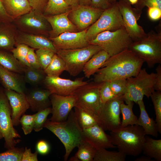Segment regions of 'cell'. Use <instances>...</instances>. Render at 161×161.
Returning <instances> with one entry per match:
<instances>
[{"label":"cell","mask_w":161,"mask_h":161,"mask_svg":"<svg viewBox=\"0 0 161 161\" xmlns=\"http://www.w3.org/2000/svg\"><path fill=\"white\" fill-rule=\"evenodd\" d=\"M71 7H75L79 5V0H64Z\"/></svg>","instance_id":"54"},{"label":"cell","mask_w":161,"mask_h":161,"mask_svg":"<svg viewBox=\"0 0 161 161\" xmlns=\"http://www.w3.org/2000/svg\"><path fill=\"white\" fill-rule=\"evenodd\" d=\"M101 83L88 82L75 90L72 95L76 99V106L98 115L102 106L99 93Z\"/></svg>","instance_id":"10"},{"label":"cell","mask_w":161,"mask_h":161,"mask_svg":"<svg viewBox=\"0 0 161 161\" xmlns=\"http://www.w3.org/2000/svg\"><path fill=\"white\" fill-rule=\"evenodd\" d=\"M24 73L26 83L32 85H37L43 82L46 76L43 70L31 66L25 67Z\"/></svg>","instance_id":"33"},{"label":"cell","mask_w":161,"mask_h":161,"mask_svg":"<svg viewBox=\"0 0 161 161\" xmlns=\"http://www.w3.org/2000/svg\"><path fill=\"white\" fill-rule=\"evenodd\" d=\"M38 154L36 150L32 153L30 148L26 147L22 153L21 161H37Z\"/></svg>","instance_id":"47"},{"label":"cell","mask_w":161,"mask_h":161,"mask_svg":"<svg viewBox=\"0 0 161 161\" xmlns=\"http://www.w3.org/2000/svg\"><path fill=\"white\" fill-rule=\"evenodd\" d=\"M15 20L23 31L33 34H40L47 31L49 24L42 13L32 9Z\"/></svg>","instance_id":"14"},{"label":"cell","mask_w":161,"mask_h":161,"mask_svg":"<svg viewBox=\"0 0 161 161\" xmlns=\"http://www.w3.org/2000/svg\"><path fill=\"white\" fill-rule=\"evenodd\" d=\"M109 1L111 4H114L117 2L116 1L117 0H109Z\"/></svg>","instance_id":"59"},{"label":"cell","mask_w":161,"mask_h":161,"mask_svg":"<svg viewBox=\"0 0 161 161\" xmlns=\"http://www.w3.org/2000/svg\"><path fill=\"white\" fill-rule=\"evenodd\" d=\"M12 109V120L14 126L20 123V119L30 106L24 93H20L11 90L4 89Z\"/></svg>","instance_id":"19"},{"label":"cell","mask_w":161,"mask_h":161,"mask_svg":"<svg viewBox=\"0 0 161 161\" xmlns=\"http://www.w3.org/2000/svg\"><path fill=\"white\" fill-rule=\"evenodd\" d=\"M156 73H148L145 68L141 69L137 75L127 79V87L123 95L126 103L129 101L137 103L143 100L144 96L148 98L155 91Z\"/></svg>","instance_id":"5"},{"label":"cell","mask_w":161,"mask_h":161,"mask_svg":"<svg viewBox=\"0 0 161 161\" xmlns=\"http://www.w3.org/2000/svg\"><path fill=\"white\" fill-rule=\"evenodd\" d=\"M156 115L155 121L158 131L161 133V91H155L150 96Z\"/></svg>","instance_id":"38"},{"label":"cell","mask_w":161,"mask_h":161,"mask_svg":"<svg viewBox=\"0 0 161 161\" xmlns=\"http://www.w3.org/2000/svg\"><path fill=\"white\" fill-rule=\"evenodd\" d=\"M112 5L109 0H91L90 6L95 8L104 10Z\"/></svg>","instance_id":"49"},{"label":"cell","mask_w":161,"mask_h":161,"mask_svg":"<svg viewBox=\"0 0 161 161\" xmlns=\"http://www.w3.org/2000/svg\"><path fill=\"white\" fill-rule=\"evenodd\" d=\"M74 108L77 122L82 129L98 124L97 115L78 106H76Z\"/></svg>","instance_id":"28"},{"label":"cell","mask_w":161,"mask_h":161,"mask_svg":"<svg viewBox=\"0 0 161 161\" xmlns=\"http://www.w3.org/2000/svg\"><path fill=\"white\" fill-rule=\"evenodd\" d=\"M110 57L104 50L101 49L94 54L86 63L83 70L85 76L89 78L100 68Z\"/></svg>","instance_id":"26"},{"label":"cell","mask_w":161,"mask_h":161,"mask_svg":"<svg viewBox=\"0 0 161 161\" xmlns=\"http://www.w3.org/2000/svg\"><path fill=\"white\" fill-rule=\"evenodd\" d=\"M135 161H153L151 158L147 156H142L137 158Z\"/></svg>","instance_id":"55"},{"label":"cell","mask_w":161,"mask_h":161,"mask_svg":"<svg viewBox=\"0 0 161 161\" xmlns=\"http://www.w3.org/2000/svg\"><path fill=\"white\" fill-rule=\"evenodd\" d=\"M10 23L1 22L0 25V50L10 52L16 45V35Z\"/></svg>","instance_id":"27"},{"label":"cell","mask_w":161,"mask_h":161,"mask_svg":"<svg viewBox=\"0 0 161 161\" xmlns=\"http://www.w3.org/2000/svg\"><path fill=\"white\" fill-rule=\"evenodd\" d=\"M124 27L117 2L103 11L97 20L87 28L86 33L89 41L98 34L106 31H114Z\"/></svg>","instance_id":"8"},{"label":"cell","mask_w":161,"mask_h":161,"mask_svg":"<svg viewBox=\"0 0 161 161\" xmlns=\"http://www.w3.org/2000/svg\"><path fill=\"white\" fill-rule=\"evenodd\" d=\"M35 49L33 48L29 47L27 56V60L30 66L35 68L40 69V66L35 51Z\"/></svg>","instance_id":"46"},{"label":"cell","mask_w":161,"mask_h":161,"mask_svg":"<svg viewBox=\"0 0 161 161\" xmlns=\"http://www.w3.org/2000/svg\"><path fill=\"white\" fill-rule=\"evenodd\" d=\"M36 147L38 153L42 155L47 154L50 150V147L48 143L43 140L39 141L36 145Z\"/></svg>","instance_id":"50"},{"label":"cell","mask_w":161,"mask_h":161,"mask_svg":"<svg viewBox=\"0 0 161 161\" xmlns=\"http://www.w3.org/2000/svg\"><path fill=\"white\" fill-rule=\"evenodd\" d=\"M72 9L64 0H48L44 12L46 15L53 16L69 12Z\"/></svg>","instance_id":"31"},{"label":"cell","mask_w":161,"mask_h":161,"mask_svg":"<svg viewBox=\"0 0 161 161\" xmlns=\"http://www.w3.org/2000/svg\"><path fill=\"white\" fill-rule=\"evenodd\" d=\"M101 49L98 46L89 44L81 48L57 50L56 53L64 61L66 71L70 75L75 77L83 71L86 62Z\"/></svg>","instance_id":"7"},{"label":"cell","mask_w":161,"mask_h":161,"mask_svg":"<svg viewBox=\"0 0 161 161\" xmlns=\"http://www.w3.org/2000/svg\"><path fill=\"white\" fill-rule=\"evenodd\" d=\"M0 21L3 23H11L13 20L8 15L4 8L3 0H0Z\"/></svg>","instance_id":"52"},{"label":"cell","mask_w":161,"mask_h":161,"mask_svg":"<svg viewBox=\"0 0 161 161\" xmlns=\"http://www.w3.org/2000/svg\"><path fill=\"white\" fill-rule=\"evenodd\" d=\"M129 2L132 5L135 4L137 2L138 0H128Z\"/></svg>","instance_id":"58"},{"label":"cell","mask_w":161,"mask_h":161,"mask_svg":"<svg viewBox=\"0 0 161 161\" xmlns=\"http://www.w3.org/2000/svg\"><path fill=\"white\" fill-rule=\"evenodd\" d=\"M78 150L75 154L80 161H93L97 150L84 140L77 147Z\"/></svg>","instance_id":"36"},{"label":"cell","mask_w":161,"mask_h":161,"mask_svg":"<svg viewBox=\"0 0 161 161\" xmlns=\"http://www.w3.org/2000/svg\"><path fill=\"white\" fill-rule=\"evenodd\" d=\"M156 82L155 90L161 91V66L159 64L156 68Z\"/></svg>","instance_id":"53"},{"label":"cell","mask_w":161,"mask_h":161,"mask_svg":"<svg viewBox=\"0 0 161 161\" xmlns=\"http://www.w3.org/2000/svg\"><path fill=\"white\" fill-rule=\"evenodd\" d=\"M43 127L55 134L63 144L65 149L64 160L66 161L73 150L83 140L82 129L78 124L74 112L72 110L67 119L60 122L47 119Z\"/></svg>","instance_id":"2"},{"label":"cell","mask_w":161,"mask_h":161,"mask_svg":"<svg viewBox=\"0 0 161 161\" xmlns=\"http://www.w3.org/2000/svg\"><path fill=\"white\" fill-rule=\"evenodd\" d=\"M70 11L57 15L45 16L52 27L51 33L53 35L52 37H56L65 32L77 31V27L68 18Z\"/></svg>","instance_id":"23"},{"label":"cell","mask_w":161,"mask_h":161,"mask_svg":"<svg viewBox=\"0 0 161 161\" xmlns=\"http://www.w3.org/2000/svg\"><path fill=\"white\" fill-rule=\"evenodd\" d=\"M126 156L119 151H110L102 148L97 150L93 161H124Z\"/></svg>","instance_id":"35"},{"label":"cell","mask_w":161,"mask_h":161,"mask_svg":"<svg viewBox=\"0 0 161 161\" xmlns=\"http://www.w3.org/2000/svg\"><path fill=\"white\" fill-rule=\"evenodd\" d=\"M41 68L44 69L51 61L54 55L53 51L48 49H37L35 52Z\"/></svg>","instance_id":"39"},{"label":"cell","mask_w":161,"mask_h":161,"mask_svg":"<svg viewBox=\"0 0 161 161\" xmlns=\"http://www.w3.org/2000/svg\"><path fill=\"white\" fill-rule=\"evenodd\" d=\"M87 28L79 32L63 33L56 37H51L50 40L57 51L83 47L89 44L86 36Z\"/></svg>","instance_id":"17"},{"label":"cell","mask_w":161,"mask_h":161,"mask_svg":"<svg viewBox=\"0 0 161 161\" xmlns=\"http://www.w3.org/2000/svg\"><path fill=\"white\" fill-rule=\"evenodd\" d=\"M52 93L48 89L34 88L24 94L30 108L34 112H38L51 107L50 96Z\"/></svg>","instance_id":"20"},{"label":"cell","mask_w":161,"mask_h":161,"mask_svg":"<svg viewBox=\"0 0 161 161\" xmlns=\"http://www.w3.org/2000/svg\"><path fill=\"white\" fill-rule=\"evenodd\" d=\"M138 104L140 111L139 117L137 118L135 125L141 126L145 135H149L157 137L158 130L156 123L148 114L143 100L138 101Z\"/></svg>","instance_id":"24"},{"label":"cell","mask_w":161,"mask_h":161,"mask_svg":"<svg viewBox=\"0 0 161 161\" xmlns=\"http://www.w3.org/2000/svg\"><path fill=\"white\" fill-rule=\"evenodd\" d=\"M12 109L4 89L0 86V133L5 140L4 147L13 148L19 143L21 136L14 127Z\"/></svg>","instance_id":"9"},{"label":"cell","mask_w":161,"mask_h":161,"mask_svg":"<svg viewBox=\"0 0 161 161\" xmlns=\"http://www.w3.org/2000/svg\"><path fill=\"white\" fill-rule=\"evenodd\" d=\"M117 4L124 27L133 41H138L146 36L147 33L137 22L142 11L133 7L128 0H120L117 2Z\"/></svg>","instance_id":"11"},{"label":"cell","mask_w":161,"mask_h":161,"mask_svg":"<svg viewBox=\"0 0 161 161\" xmlns=\"http://www.w3.org/2000/svg\"><path fill=\"white\" fill-rule=\"evenodd\" d=\"M134 104V102L132 101L128 102L126 104L124 102L121 103L120 109L122 115V119L120 127L135 125L138 118L133 111Z\"/></svg>","instance_id":"32"},{"label":"cell","mask_w":161,"mask_h":161,"mask_svg":"<svg viewBox=\"0 0 161 161\" xmlns=\"http://www.w3.org/2000/svg\"><path fill=\"white\" fill-rule=\"evenodd\" d=\"M91 0H79V5H90Z\"/></svg>","instance_id":"56"},{"label":"cell","mask_w":161,"mask_h":161,"mask_svg":"<svg viewBox=\"0 0 161 161\" xmlns=\"http://www.w3.org/2000/svg\"><path fill=\"white\" fill-rule=\"evenodd\" d=\"M103 11L90 6L79 5L72 9L68 18L77 28L82 30L94 23Z\"/></svg>","instance_id":"13"},{"label":"cell","mask_w":161,"mask_h":161,"mask_svg":"<svg viewBox=\"0 0 161 161\" xmlns=\"http://www.w3.org/2000/svg\"><path fill=\"white\" fill-rule=\"evenodd\" d=\"M23 148L15 147L0 153V161H21Z\"/></svg>","instance_id":"40"},{"label":"cell","mask_w":161,"mask_h":161,"mask_svg":"<svg viewBox=\"0 0 161 161\" xmlns=\"http://www.w3.org/2000/svg\"><path fill=\"white\" fill-rule=\"evenodd\" d=\"M144 62L129 49L110 57L94 74V81L100 83L137 76Z\"/></svg>","instance_id":"1"},{"label":"cell","mask_w":161,"mask_h":161,"mask_svg":"<svg viewBox=\"0 0 161 161\" xmlns=\"http://www.w3.org/2000/svg\"><path fill=\"white\" fill-rule=\"evenodd\" d=\"M51 113V108L50 107L39 111L35 114L33 130L35 131L38 132L43 129L48 115Z\"/></svg>","instance_id":"41"},{"label":"cell","mask_w":161,"mask_h":161,"mask_svg":"<svg viewBox=\"0 0 161 161\" xmlns=\"http://www.w3.org/2000/svg\"><path fill=\"white\" fill-rule=\"evenodd\" d=\"M1 21H0V25H1Z\"/></svg>","instance_id":"61"},{"label":"cell","mask_w":161,"mask_h":161,"mask_svg":"<svg viewBox=\"0 0 161 161\" xmlns=\"http://www.w3.org/2000/svg\"><path fill=\"white\" fill-rule=\"evenodd\" d=\"M132 42L123 27L114 31L102 32L90 40L89 44L98 46L111 57L129 49Z\"/></svg>","instance_id":"6"},{"label":"cell","mask_w":161,"mask_h":161,"mask_svg":"<svg viewBox=\"0 0 161 161\" xmlns=\"http://www.w3.org/2000/svg\"><path fill=\"white\" fill-rule=\"evenodd\" d=\"M142 152L155 161H161V140L145 137Z\"/></svg>","instance_id":"30"},{"label":"cell","mask_w":161,"mask_h":161,"mask_svg":"<svg viewBox=\"0 0 161 161\" xmlns=\"http://www.w3.org/2000/svg\"><path fill=\"white\" fill-rule=\"evenodd\" d=\"M0 83L4 89L25 93L26 82L24 76L4 69L0 66Z\"/></svg>","instance_id":"22"},{"label":"cell","mask_w":161,"mask_h":161,"mask_svg":"<svg viewBox=\"0 0 161 161\" xmlns=\"http://www.w3.org/2000/svg\"><path fill=\"white\" fill-rule=\"evenodd\" d=\"M16 45L23 44L35 49H46L52 50L56 53L57 52L50 40L40 34L20 32L16 36Z\"/></svg>","instance_id":"21"},{"label":"cell","mask_w":161,"mask_h":161,"mask_svg":"<svg viewBox=\"0 0 161 161\" xmlns=\"http://www.w3.org/2000/svg\"><path fill=\"white\" fill-rule=\"evenodd\" d=\"M32 9L42 13L48 0H28Z\"/></svg>","instance_id":"48"},{"label":"cell","mask_w":161,"mask_h":161,"mask_svg":"<svg viewBox=\"0 0 161 161\" xmlns=\"http://www.w3.org/2000/svg\"><path fill=\"white\" fill-rule=\"evenodd\" d=\"M66 71L65 63L56 53L53 56L48 66L44 70L47 76L58 77L64 71Z\"/></svg>","instance_id":"34"},{"label":"cell","mask_w":161,"mask_h":161,"mask_svg":"<svg viewBox=\"0 0 161 161\" xmlns=\"http://www.w3.org/2000/svg\"><path fill=\"white\" fill-rule=\"evenodd\" d=\"M35 114L28 115L24 114L20 118V123L25 135L31 133L33 129Z\"/></svg>","instance_id":"44"},{"label":"cell","mask_w":161,"mask_h":161,"mask_svg":"<svg viewBox=\"0 0 161 161\" xmlns=\"http://www.w3.org/2000/svg\"><path fill=\"white\" fill-rule=\"evenodd\" d=\"M82 78L72 80L63 78L58 77L46 76L43 83L52 94L67 96L72 95L80 87L88 82L84 81Z\"/></svg>","instance_id":"15"},{"label":"cell","mask_w":161,"mask_h":161,"mask_svg":"<svg viewBox=\"0 0 161 161\" xmlns=\"http://www.w3.org/2000/svg\"><path fill=\"white\" fill-rule=\"evenodd\" d=\"M109 82L111 89L116 96L124 95L127 89V79H115Z\"/></svg>","instance_id":"42"},{"label":"cell","mask_w":161,"mask_h":161,"mask_svg":"<svg viewBox=\"0 0 161 161\" xmlns=\"http://www.w3.org/2000/svg\"><path fill=\"white\" fill-rule=\"evenodd\" d=\"M69 161H80L75 156L70 158Z\"/></svg>","instance_id":"57"},{"label":"cell","mask_w":161,"mask_h":161,"mask_svg":"<svg viewBox=\"0 0 161 161\" xmlns=\"http://www.w3.org/2000/svg\"><path fill=\"white\" fill-rule=\"evenodd\" d=\"M50 99L52 116L49 119L52 122L66 120L72 109L76 105V99L73 95L63 96L52 94Z\"/></svg>","instance_id":"16"},{"label":"cell","mask_w":161,"mask_h":161,"mask_svg":"<svg viewBox=\"0 0 161 161\" xmlns=\"http://www.w3.org/2000/svg\"><path fill=\"white\" fill-rule=\"evenodd\" d=\"M99 93L100 101L102 105L117 96L114 95L112 91L109 81L101 82L99 88Z\"/></svg>","instance_id":"43"},{"label":"cell","mask_w":161,"mask_h":161,"mask_svg":"<svg viewBox=\"0 0 161 161\" xmlns=\"http://www.w3.org/2000/svg\"><path fill=\"white\" fill-rule=\"evenodd\" d=\"M110 132L112 143L118 151L126 155L134 156L142 152L145 135L141 126L129 125Z\"/></svg>","instance_id":"3"},{"label":"cell","mask_w":161,"mask_h":161,"mask_svg":"<svg viewBox=\"0 0 161 161\" xmlns=\"http://www.w3.org/2000/svg\"><path fill=\"white\" fill-rule=\"evenodd\" d=\"M129 49L134 52L150 68L161 64V32L151 30L145 37L133 41Z\"/></svg>","instance_id":"4"},{"label":"cell","mask_w":161,"mask_h":161,"mask_svg":"<svg viewBox=\"0 0 161 161\" xmlns=\"http://www.w3.org/2000/svg\"><path fill=\"white\" fill-rule=\"evenodd\" d=\"M9 51L0 50V66L8 70L20 74L24 73L26 67Z\"/></svg>","instance_id":"29"},{"label":"cell","mask_w":161,"mask_h":161,"mask_svg":"<svg viewBox=\"0 0 161 161\" xmlns=\"http://www.w3.org/2000/svg\"><path fill=\"white\" fill-rule=\"evenodd\" d=\"M10 51L14 57L24 67L30 66L27 59V56L29 47L23 44L16 45Z\"/></svg>","instance_id":"37"},{"label":"cell","mask_w":161,"mask_h":161,"mask_svg":"<svg viewBox=\"0 0 161 161\" xmlns=\"http://www.w3.org/2000/svg\"><path fill=\"white\" fill-rule=\"evenodd\" d=\"M98 124L82 129L83 139L89 143L97 150L101 148H115L110 135Z\"/></svg>","instance_id":"18"},{"label":"cell","mask_w":161,"mask_h":161,"mask_svg":"<svg viewBox=\"0 0 161 161\" xmlns=\"http://www.w3.org/2000/svg\"><path fill=\"white\" fill-rule=\"evenodd\" d=\"M123 95L117 96L102 105L97 115L98 124L104 130L111 131L120 127L121 103Z\"/></svg>","instance_id":"12"},{"label":"cell","mask_w":161,"mask_h":161,"mask_svg":"<svg viewBox=\"0 0 161 161\" xmlns=\"http://www.w3.org/2000/svg\"><path fill=\"white\" fill-rule=\"evenodd\" d=\"M3 138V137L2 135L0 133V139H1Z\"/></svg>","instance_id":"60"},{"label":"cell","mask_w":161,"mask_h":161,"mask_svg":"<svg viewBox=\"0 0 161 161\" xmlns=\"http://www.w3.org/2000/svg\"><path fill=\"white\" fill-rule=\"evenodd\" d=\"M3 2L6 12L13 20L32 9L28 0H3Z\"/></svg>","instance_id":"25"},{"label":"cell","mask_w":161,"mask_h":161,"mask_svg":"<svg viewBox=\"0 0 161 161\" xmlns=\"http://www.w3.org/2000/svg\"><path fill=\"white\" fill-rule=\"evenodd\" d=\"M145 7H156L161 10V0H138L135 7L142 11Z\"/></svg>","instance_id":"45"},{"label":"cell","mask_w":161,"mask_h":161,"mask_svg":"<svg viewBox=\"0 0 161 161\" xmlns=\"http://www.w3.org/2000/svg\"><path fill=\"white\" fill-rule=\"evenodd\" d=\"M147 13L150 19L153 21L158 20L161 18V10L157 7H148Z\"/></svg>","instance_id":"51"}]
</instances>
